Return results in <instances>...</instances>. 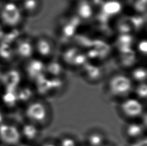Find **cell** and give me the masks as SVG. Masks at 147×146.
Masks as SVG:
<instances>
[{
  "label": "cell",
  "mask_w": 147,
  "mask_h": 146,
  "mask_svg": "<svg viewBox=\"0 0 147 146\" xmlns=\"http://www.w3.org/2000/svg\"><path fill=\"white\" fill-rule=\"evenodd\" d=\"M25 15L20 5L9 1L0 6V23L3 27L10 28H18L22 24Z\"/></svg>",
  "instance_id": "1"
},
{
  "label": "cell",
  "mask_w": 147,
  "mask_h": 146,
  "mask_svg": "<svg viewBox=\"0 0 147 146\" xmlns=\"http://www.w3.org/2000/svg\"><path fill=\"white\" fill-rule=\"evenodd\" d=\"M107 86L111 94L117 97H123L132 91L133 82L129 75L115 74L110 77Z\"/></svg>",
  "instance_id": "2"
},
{
  "label": "cell",
  "mask_w": 147,
  "mask_h": 146,
  "mask_svg": "<svg viewBox=\"0 0 147 146\" xmlns=\"http://www.w3.org/2000/svg\"><path fill=\"white\" fill-rule=\"evenodd\" d=\"M33 43L35 57L43 61L52 60L56 52V45L52 39L42 35L33 40Z\"/></svg>",
  "instance_id": "3"
},
{
  "label": "cell",
  "mask_w": 147,
  "mask_h": 146,
  "mask_svg": "<svg viewBox=\"0 0 147 146\" xmlns=\"http://www.w3.org/2000/svg\"><path fill=\"white\" fill-rule=\"evenodd\" d=\"M23 66V74L30 80L34 82L45 74L46 63L35 56L24 61Z\"/></svg>",
  "instance_id": "4"
},
{
  "label": "cell",
  "mask_w": 147,
  "mask_h": 146,
  "mask_svg": "<svg viewBox=\"0 0 147 146\" xmlns=\"http://www.w3.org/2000/svg\"><path fill=\"white\" fill-rule=\"evenodd\" d=\"M86 57L85 53L81 52L80 48L72 46L64 50L62 54V62L64 66L82 68L87 62Z\"/></svg>",
  "instance_id": "5"
},
{
  "label": "cell",
  "mask_w": 147,
  "mask_h": 146,
  "mask_svg": "<svg viewBox=\"0 0 147 146\" xmlns=\"http://www.w3.org/2000/svg\"><path fill=\"white\" fill-rule=\"evenodd\" d=\"M74 16L81 21H88L96 16V10L90 0L74 1Z\"/></svg>",
  "instance_id": "6"
},
{
  "label": "cell",
  "mask_w": 147,
  "mask_h": 146,
  "mask_svg": "<svg viewBox=\"0 0 147 146\" xmlns=\"http://www.w3.org/2000/svg\"><path fill=\"white\" fill-rule=\"evenodd\" d=\"M14 47L16 57H18L23 61L34 57L33 40L28 38H20L16 42Z\"/></svg>",
  "instance_id": "7"
},
{
  "label": "cell",
  "mask_w": 147,
  "mask_h": 146,
  "mask_svg": "<svg viewBox=\"0 0 147 146\" xmlns=\"http://www.w3.org/2000/svg\"><path fill=\"white\" fill-rule=\"evenodd\" d=\"M0 138L8 144L15 145L20 142L21 135L16 127L3 124L0 126Z\"/></svg>",
  "instance_id": "8"
},
{
  "label": "cell",
  "mask_w": 147,
  "mask_h": 146,
  "mask_svg": "<svg viewBox=\"0 0 147 146\" xmlns=\"http://www.w3.org/2000/svg\"><path fill=\"white\" fill-rule=\"evenodd\" d=\"M47 112L43 104L36 102L28 106L26 109V115L30 121L40 122L44 121L47 117Z\"/></svg>",
  "instance_id": "9"
},
{
  "label": "cell",
  "mask_w": 147,
  "mask_h": 146,
  "mask_svg": "<svg viewBox=\"0 0 147 146\" xmlns=\"http://www.w3.org/2000/svg\"><path fill=\"white\" fill-rule=\"evenodd\" d=\"M122 111L129 117H137L143 113L142 104L136 98H128L125 100L121 106Z\"/></svg>",
  "instance_id": "10"
},
{
  "label": "cell",
  "mask_w": 147,
  "mask_h": 146,
  "mask_svg": "<svg viewBox=\"0 0 147 146\" xmlns=\"http://www.w3.org/2000/svg\"><path fill=\"white\" fill-rule=\"evenodd\" d=\"M122 1L118 0H105L100 6V14L105 17H112L119 15L123 9Z\"/></svg>",
  "instance_id": "11"
},
{
  "label": "cell",
  "mask_w": 147,
  "mask_h": 146,
  "mask_svg": "<svg viewBox=\"0 0 147 146\" xmlns=\"http://www.w3.org/2000/svg\"><path fill=\"white\" fill-rule=\"evenodd\" d=\"M81 69L85 77L91 82L98 81L104 74V70L102 67L95 64H88L86 62Z\"/></svg>",
  "instance_id": "12"
},
{
  "label": "cell",
  "mask_w": 147,
  "mask_h": 146,
  "mask_svg": "<svg viewBox=\"0 0 147 146\" xmlns=\"http://www.w3.org/2000/svg\"><path fill=\"white\" fill-rule=\"evenodd\" d=\"M119 52L120 56L119 61L122 67H129L130 69L134 67L136 61L138 58V54L135 50L130 48L121 50H119Z\"/></svg>",
  "instance_id": "13"
},
{
  "label": "cell",
  "mask_w": 147,
  "mask_h": 146,
  "mask_svg": "<svg viewBox=\"0 0 147 146\" xmlns=\"http://www.w3.org/2000/svg\"><path fill=\"white\" fill-rule=\"evenodd\" d=\"M41 0H22L20 5L25 16H34L41 9Z\"/></svg>",
  "instance_id": "14"
},
{
  "label": "cell",
  "mask_w": 147,
  "mask_h": 146,
  "mask_svg": "<svg viewBox=\"0 0 147 146\" xmlns=\"http://www.w3.org/2000/svg\"><path fill=\"white\" fill-rule=\"evenodd\" d=\"M136 14L145 15L146 10V0H124L123 2Z\"/></svg>",
  "instance_id": "15"
},
{
  "label": "cell",
  "mask_w": 147,
  "mask_h": 146,
  "mask_svg": "<svg viewBox=\"0 0 147 146\" xmlns=\"http://www.w3.org/2000/svg\"><path fill=\"white\" fill-rule=\"evenodd\" d=\"M20 81V75L17 71L12 70L3 76V83L7 90H14Z\"/></svg>",
  "instance_id": "16"
},
{
  "label": "cell",
  "mask_w": 147,
  "mask_h": 146,
  "mask_svg": "<svg viewBox=\"0 0 147 146\" xmlns=\"http://www.w3.org/2000/svg\"><path fill=\"white\" fill-rule=\"evenodd\" d=\"M129 77L132 82L140 83L146 82V69L145 66L137 65L130 69Z\"/></svg>",
  "instance_id": "17"
},
{
  "label": "cell",
  "mask_w": 147,
  "mask_h": 146,
  "mask_svg": "<svg viewBox=\"0 0 147 146\" xmlns=\"http://www.w3.org/2000/svg\"><path fill=\"white\" fill-rule=\"evenodd\" d=\"M22 134L26 139L28 140H34L38 136V131L33 124H25L22 128Z\"/></svg>",
  "instance_id": "18"
},
{
  "label": "cell",
  "mask_w": 147,
  "mask_h": 146,
  "mask_svg": "<svg viewBox=\"0 0 147 146\" xmlns=\"http://www.w3.org/2000/svg\"><path fill=\"white\" fill-rule=\"evenodd\" d=\"M143 127L140 124L131 123L128 125L126 132L128 137L130 138H138L143 133Z\"/></svg>",
  "instance_id": "19"
},
{
  "label": "cell",
  "mask_w": 147,
  "mask_h": 146,
  "mask_svg": "<svg viewBox=\"0 0 147 146\" xmlns=\"http://www.w3.org/2000/svg\"><path fill=\"white\" fill-rule=\"evenodd\" d=\"M103 140V137L98 133H92L88 139V144L90 146H102Z\"/></svg>",
  "instance_id": "20"
},
{
  "label": "cell",
  "mask_w": 147,
  "mask_h": 146,
  "mask_svg": "<svg viewBox=\"0 0 147 146\" xmlns=\"http://www.w3.org/2000/svg\"><path fill=\"white\" fill-rule=\"evenodd\" d=\"M18 100L22 102H26L29 100L32 97V92L30 88H23L20 91H18L16 93Z\"/></svg>",
  "instance_id": "21"
},
{
  "label": "cell",
  "mask_w": 147,
  "mask_h": 146,
  "mask_svg": "<svg viewBox=\"0 0 147 146\" xmlns=\"http://www.w3.org/2000/svg\"><path fill=\"white\" fill-rule=\"evenodd\" d=\"M3 100L7 105L12 106L15 105L18 100L16 92L14 90H7V92L3 96Z\"/></svg>",
  "instance_id": "22"
},
{
  "label": "cell",
  "mask_w": 147,
  "mask_h": 146,
  "mask_svg": "<svg viewBox=\"0 0 147 146\" xmlns=\"http://www.w3.org/2000/svg\"><path fill=\"white\" fill-rule=\"evenodd\" d=\"M146 41L145 39L136 41L135 51L137 53L138 56L146 57Z\"/></svg>",
  "instance_id": "23"
},
{
  "label": "cell",
  "mask_w": 147,
  "mask_h": 146,
  "mask_svg": "<svg viewBox=\"0 0 147 146\" xmlns=\"http://www.w3.org/2000/svg\"><path fill=\"white\" fill-rule=\"evenodd\" d=\"M135 93L138 98L145 99L147 97V86L146 82L138 84L135 89Z\"/></svg>",
  "instance_id": "24"
},
{
  "label": "cell",
  "mask_w": 147,
  "mask_h": 146,
  "mask_svg": "<svg viewBox=\"0 0 147 146\" xmlns=\"http://www.w3.org/2000/svg\"><path fill=\"white\" fill-rule=\"evenodd\" d=\"M60 146H76V143L71 138L66 137L61 140Z\"/></svg>",
  "instance_id": "25"
},
{
  "label": "cell",
  "mask_w": 147,
  "mask_h": 146,
  "mask_svg": "<svg viewBox=\"0 0 147 146\" xmlns=\"http://www.w3.org/2000/svg\"><path fill=\"white\" fill-rule=\"evenodd\" d=\"M131 146H147V142L146 139H143V140H139V141L132 144Z\"/></svg>",
  "instance_id": "26"
},
{
  "label": "cell",
  "mask_w": 147,
  "mask_h": 146,
  "mask_svg": "<svg viewBox=\"0 0 147 146\" xmlns=\"http://www.w3.org/2000/svg\"><path fill=\"white\" fill-rule=\"evenodd\" d=\"M4 30H3V27L2 25L0 23V41L2 40L3 37L4 35Z\"/></svg>",
  "instance_id": "27"
},
{
  "label": "cell",
  "mask_w": 147,
  "mask_h": 146,
  "mask_svg": "<svg viewBox=\"0 0 147 146\" xmlns=\"http://www.w3.org/2000/svg\"><path fill=\"white\" fill-rule=\"evenodd\" d=\"M43 146H56V145L53 144H51V143H48V144H45Z\"/></svg>",
  "instance_id": "28"
},
{
  "label": "cell",
  "mask_w": 147,
  "mask_h": 146,
  "mask_svg": "<svg viewBox=\"0 0 147 146\" xmlns=\"http://www.w3.org/2000/svg\"><path fill=\"white\" fill-rule=\"evenodd\" d=\"M20 146H31L30 145H27V144H23V145H21Z\"/></svg>",
  "instance_id": "29"
},
{
  "label": "cell",
  "mask_w": 147,
  "mask_h": 146,
  "mask_svg": "<svg viewBox=\"0 0 147 146\" xmlns=\"http://www.w3.org/2000/svg\"><path fill=\"white\" fill-rule=\"evenodd\" d=\"M1 120H2V117H1V113H0V122H1Z\"/></svg>",
  "instance_id": "30"
},
{
  "label": "cell",
  "mask_w": 147,
  "mask_h": 146,
  "mask_svg": "<svg viewBox=\"0 0 147 146\" xmlns=\"http://www.w3.org/2000/svg\"><path fill=\"white\" fill-rule=\"evenodd\" d=\"M74 1H82V0H74Z\"/></svg>",
  "instance_id": "31"
},
{
  "label": "cell",
  "mask_w": 147,
  "mask_h": 146,
  "mask_svg": "<svg viewBox=\"0 0 147 146\" xmlns=\"http://www.w3.org/2000/svg\"><path fill=\"white\" fill-rule=\"evenodd\" d=\"M1 2H0V6H1Z\"/></svg>",
  "instance_id": "32"
},
{
  "label": "cell",
  "mask_w": 147,
  "mask_h": 146,
  "mask_svg": "<svg viewBox=\"0 0 147 146\" xmlns=\"http://www.w3.org/2000/svg\"><path fill=\"white\" fill-rule=\"evenodd\" d=\"M104 146H110V145H104Z\"/></svg>",
  "instance_id": "33"
}]
</instances>
